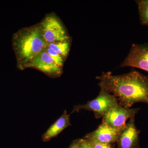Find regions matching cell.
<instances>
[{"mask_svg": "<svg viewBox=\"0 0 148 148\" xmlns=\"http://www.w3.org/2000/svg\"><path fill=\"white\" fill-rule=\"evenodd\" d=\"M121 131L114 129L102 122L95 131L87 134L84 138L92 139L100 143L112 145L117 142Z\"/></svg>", "mask_w": 148, "mask_h": 148, "instance_id": "obj_9", "label": "cell"}, {"mask_svg": "<svg viewBox=\"0 0 148 148\" xmlns=\"http://www.w3.org/2000/svg\"><path fill=\"white\" fill-rule=\"evenodd\" d=\"M40 24L47 44L71 38L61 19L54 13L47 14Z\"/></svg>", "mask_w": 148, "mask_h": 148, "instance_id": "obj_3", "label": "cell"}, {"mask_svg": "<svg viewBox=\"0 0 148 148\" xmlns=\"http://www.w3.org/2000/svg\"><path fill=\"white\" fill-rule=\"evenodd\" d=\"M18 69L24 70L36 56L45 50L47 42L40 24L18 30L12 37Z\"/></svg>", "mask_w": 148, "mask_h": 148, "instance_id": "obj_2", "label": "cell"}, {"mask_svg": "<svg viewBox=\"0 0 148 148\" xmlns=\"http://www.w3.org/2000/svg\"><path fill=\"white\" fill-rule=\"evenodd\" d=\"M71 125L69 115L66 110L62 115L49 127L42 136L43 142H49L51 139L56 138L64 130Z\"/></svg>", "mask_w": 148, "mask_h": 148, "instance_id": "obj_10", "label": "cell"}, {"mask_svg": "<svg viewBox=\"0 0 148 148\" xmlns=\"http://www.w3.org/2000/svg\"><path fill=\"white\" fill-rule=\"evenodd\" d=\"M84 138L88 140L92 148H113L111 144H105L97 142L89 138H85L84 137Z\"/></svg>", "mask_w": 148, "mask_h": 148, "instance_id": "obj_14", "label": "cell"}, {"mask_svg": "<svg viewBox=\"0 0 148 148\" xmlns=\"http://www.w3.org/2000/svg\"><path fill=\"white\" fill-rule=\"evenodd\" d=\"M138 5V12L141 24L148 26V7L136 1Z\"/></svg>", "mask_w": 148, "mask_h": 148, "instance_id": "obj_12", "label": "cell"}, {"mask_svg": "<svg viewBox=\"0 0 148 148\" xmlns=\"http://www.w3.org/2000/svg\"><path fill=\"white\" fill-rule=\"evenodd\" d=\"M46 50L50 56L56 64L61 68H63L64 62L66 61V59L60 55L59 53H57L55 51L51 49L50 48L48 47L47 46Z\"/></svg>", "mask_w": 148, "mask_h": 148, "instance_id": "obj_13", "label": "cell"}, {"mask_svg": "<svg viewBox=\"0 0 148 148\" xmlns=\"http://www.w3.org/2000/svg\"><path fill=\"white\" fill-rule=\"evenodd\" d=\"M118 104L117 99L114 95L101 89L99 95L95 99L84 105L74 106L71 113L82 110L92 111L95 118L99 119L103 117L111 108Z\"/></svg>", "mask_w": 148, "mask_h": 148, "instance_id": "obj_4", "label": "cell"}, {"mask_svg": "<svg viewBox=\"0 0 148 148\" xmlns=\"http://www.w3.org/2000/svg\"><path fill=\"white\" fill-rule=\"evenodd\" d=\"M71 41V38L62 41L47 44V46L55 51L66 60L70 52Z\"/></svg>", "mask_w": 148, "mask_h": 148, "instance_id": "obj_11", "label": "cell"}, {"mask_svg": "<svg viewBox=\"0 0 148 148\" xmlns=\"http://www.w3.org/2000/svg\"><path fill=\"white\" fill-rule=\"evenodd\" d=\"M68 148H82L80 139L74 140Z\"/></svg>", "mask_w": 148, "mask_h": 148, "instance_id": "obj_15", "label": "cell"}, {"mask_svg": "<svg viewBox=\"0 0 148 148\" xmlns=\"http://www.w3.org/2000/svg\"><path fill=\"white\" fill-rule=\"evenodd\" d=\"M82 148H92L88 140L85 138L80 139Z\"/></svg>", "mask_w": 148, "mask_h": 148, "instance_id": "obj_16", "label": "cell"}, {"mask_svg": "<svg viewBox=\"0 0 148 148\" xmlns=\"http://www.w3.org/2000/svg\"><path fill=\"white\" fill-rule=\"evenodd\" d=\"M27 68L37 69L52 78L59 77L63 73V68L56 64L46 49L31 60L25 69Z\"/></svg>", "mask_w": 148, "mask_h": 148, "instance_id": "obj_6", "label": "cell"}, {"mask_svg": "<svg viewBox=\"0 0 148 148\" xmlns=\"http://www.w3.org/2000/svg\"><path fill=\"white\" fill-rule=\"evenodd\" d=\"M135 116L130 118L119 134L117 148H140V131L135 124Z\"/></svg>", "mask_w": 148, "mask_h": 148, "instance_id": "obj_8", "label": "cell"}, {"mask_svg": "<svg viewBox=\"0 0 148 148\" xmlns=\"http://www.w3.org/2000/svg\"><path fill=\"white\" fill-rule=\"evenodd\" d=\"M138 68L148 72V43L133 44L120 67Z\"/></svg>", "mask_w": 148, "mask_h": 148, "instance_id": "obj_7", "label": "cell"}, {"mask_svg": "<svg viewBox=\"0 0 148 148\" xmlns=\"http://www.w3.org/2000/svg\"><path fill=\"white\" fill-rule=\"evenodd\" d=\"M139 110V108H125L119 103L107 111L102 117V122L114 129L122 130L127 119L135 116Z\"/></svg>", "mask_w": 148, "mask_h": 148, "instance_id": "obj_5", "label": "cell"}, {"mask_svg": "<svg viewBox=\"0 0 148 148\" xmlns=\"http://www.w3.org/2000/svg\"><path fill=\"white\" fill-rule=\"evenodd\" d=\"M96 79L101 89L114 95L123 108L138 103L148 105V75L135 71L118 75L103 72Z\"/></svg>", "mask_w": 148, "mask_h": 148, "instance_id": "obj_1", "label": "cell"}, {"mask_svg": "<svg viewBox=\"0 0 148 148\" xmlns=\"http://www.w3.org/2000/svg\"><path fill=\"white\" fill-rule=\"evenodd\" d=\"M142 4L143 5L148 7V0H139V1H136Z\"/></svg>", "mask_w": 148, "mask_h": 148, "instance_id": "obj_17", "label": "cell"}]
</instances>
